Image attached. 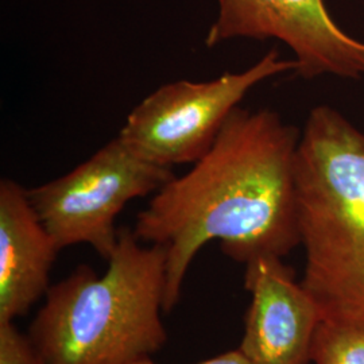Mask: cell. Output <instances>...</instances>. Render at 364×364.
<instances>
[{
  "label": "cell",
  "instance_id": "obj_2",
  "mask_svg": "<svg viewBox=\"0 0 364 364\" xmlns=\"http://www.w3.org/2000/svg\"><path fill=\"white\" fill-rule=\"evenodd\" d=\"M103 274L78 266L53 285L28 336L46 364H135L164 348L166 251L120 228Z\"/></svg>",
  "mask_w": 364,
  "mask_h": 364
},
{
  "label": "cell",
  "instance_id": "obj_8",
  "mask_svg": "<svg viewBox=\"0 0 364 364\" xmlns=\"http://www.w3.org/2000/svg\"><path fill=\"white\" fill-rule=\"evenodd\" d=\"M60 247L39 219L27 189L0 181V323H14L46 296Z\"/></svg>",
  "mask_w": 364,
  "mask_h": 364
},
{
  "label": "cell",
  "instance_id": "obj_7",
  "mask_svg": "<svg viewBox=\"0 0 364 364\" xmlns=\"http://www.w3.org/2000/svg\"><path fill=\"white\" fill-rule=\"evenodd\" d=\"M245 285L251 304L239 350L252 364L312 363L323 316L293 269L279 257H257L246 263Z\"/></svg>",
  "mask_w": 364,
  "mask_h": 364
},
{
  "label": "cell",
  "instance_id": "obj_9",
  "mask_svg": "<svg viewBox=\"0 0 364 364\" xmlns=\"http://www.w3.org/2000/svg\"><path fill=\"white\" fill-rule=\"evenodd\" d=\"M313 364H364V324L321 321L312 346Z\"/></svg>",
  "mask_w": 364,
  "mask_h": 364
},
{
  "label": "cell",
  "instance_id": "obj_5",
  "mask_svg": "<svg viewBox=\"0 0 364 364\" xmlns=\"http://www.w3.org/2000/svg\"><path fill=\"white\" fill-rule=\"evenodd\" d=\"M173 177V170L146 161L117 136L65 176L27 189V195L60 250L88 245L107 260L117 246L120 212Z\"/></svg>",
  "mask_w": 364,
  "mask_h": 364
},
{
  "label": "cell",
  "instance_id": "obj_11",
  "mask_svg": "<svg viewBox=\"0 0 364 364\" xmlns=\"http://www.w3.org/2000/svg\"><path fill=\"white\" fill-rule=\"evenodd\" d=\"M135 364H156L153 360H151V358L150 359H144V360H141V362H138V363ZM196 364H252L250 360H248L247 358L245 356V353L240 351L239 348L237 350H235V351H228L224 352V353H220V355H218V356H215V358H212V359H208V360H204V362H200V363Z\"/></svg>",
  "mask_w": 364,
  "mask_h": 364
},
{
  "label": "cell",
  "instance_id": "obj_1",
  "mask_svg": "<svg viewBox=\"0 0 364 364\" xmlns=\"http://www.w3.org/2000/svg\"><path fill=\"white\" fill-rule=\"evenodd\" d=\"M301 131L275 111L237 107L208 153L173 177L139 212L134 234L166 251L165 312L181 299L198 251L212 240L247 263L301 245L296 162Z\"/></svg>",
  "mask_w": 364,
  "mask_h": 364
},
{
  "label": "cell",
  "instance_id": "obj_10",
  "mask_svg": "<svg viewBox=\"0 0 364 364\" xmlns=\"http://www.w3.org/2000/svg\"><path fill=\"white\" fill-rule=\"evenodd\" d=\"M0 364H46L28 333L14 323H0Z\"/></svg>",
  "mask_w": 364,
  "mask_h": 364
},
{
  "label": "cell",
  "instance_id": "obj_6",
  "mask_svg": "<svg viewBox=\"0 0 364 364\" xmlns=\"http://www.w3.org/2000/svg\"><path fill=\"white\" fill-rule=\"evenodd\" d=\"M218 15L205 36L212 49L231 39H277L297 63L296 76L364 77V41L333 19L326 0H216Z\"/></svg>",
  "mask_w": 364,
  "mask_h": 364
},
{
  "label": "cell",
  "instance_id": "obj_4",
  "mask_svg": "<svg viewBox=\"0 0 364 364\" xmlns=\"http://www.w3.org/2000/svg\"><path fill=\"white\" fill-rule=\"evenodd\" d=\"M297 63L272 49L240 72L207 81L178 80L161 85L136 105L119 138L146 161L173 169L205 156L242 100L269 78L296 73Z\"/></svg>",
  "mask_w": 364,
  "mask_h": 364
},
{
  "label": "cell",
  "instance_id": "obj_3",
  "mask_svg": "<svg viewBox=\"0 0 364 364\" xmlns=\"http://www.w3.org/2000/svg\"><path fill=\"white\" fill-rule=\"evenodd\" d=\"M296 205L302 287L324 321L364 324V132L333 107H314L301 131Z\"/></svg>",
  "mask_w": 364,
  "mask_h": 364
}]
</instances>
